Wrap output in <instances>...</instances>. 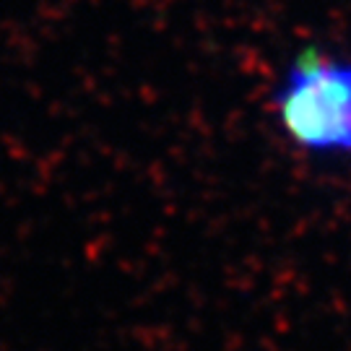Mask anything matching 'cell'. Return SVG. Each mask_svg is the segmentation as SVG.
Segmentation results:
<instances>
[{
    "label": "cell",
    "mask_w": 351,
    "mask_h": 351,
    "mask_svg": "<svg viewBox=\"0 0 351 351\" xmlns=\"http://www.w3.org/2000/svg\"><path fill=\"white\" fill-rule=\"evenodd\" d=\"M281 133L317 159H351V60L302 50L274 97Z\"/></svg>",
    "instance_id": "obj_1"
}]
</instances>
